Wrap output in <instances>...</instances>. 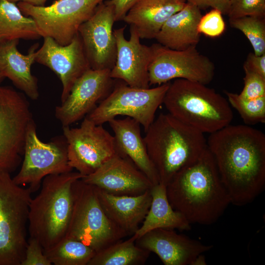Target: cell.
<instances>
[{
  "label": "cell",
  "instance_id": "obj_1",
  "mask_svg": "<svg viewBox=\"0 0 265 265\" xmlns=\"http://www.w3.org/2000/svg\"><path fill=\"white\" fill-rule=\"evenodd\" d=\"M207 147L212 156L231 203L251 202L265 186V135L247 125H229L211 133Z\"/></svg>",
  "mask_w": 265,
  "mask_h": 265
},
{
  "label": "cell",
  "instance_id": "obj_2",
  "mask_svg": "<svg viewBox=\"0 0 265 265\" xmlns=\"http://www.w3.org/2000/svg\"><path fill=\"white\" fill-rule=\"evenodd\" d=\"M166 190L172 207L190 223L212 224L231 203L208 147L194 162L174 175Z\"/></svg>",
  "mask_w": 265,
  "mask_h": 265
},
{
  "label": "cell",
  "instance_id": "obj_3",
  "mask_svg": "<svg viewBox=\"0 0 265 265\" xmlns=\"http://www.w3.org/2000/svg\"><path fill=\"white\" fill-rule=\"evenodd\" d=\"M149 158L165 186L183 168L194 162L207 148L204 133L169 113H161L143 137Z\"/></svg>",
  "mask_w": 265,
  "mask_h": 265
},
{
  "label": "cell",
  "instance_id": "obj_4",
  "mask_svg": "<svg viewBox=\"0 0 265 265\" xmlns=\"http://www.w3.org/2000/svg\"><path fill=\"white\" fill-rule=\"evenodd\" d=\"M83 177L78 171L48 175L43 180L40 192L32 198L28 231L44 250L65 237L73 210V185Z\"/></svg>",
  "mask_w": 265,
  "mask_h": 265
},
{
  "label": "cell",
  "instance_id": "obj_5",
  "mask_svg": "<svg viewBox=\"0 0 265 265\" xmlns=\"http://www.w3.org/2000/svg\"><path fill=\"white\" fill-rule=\"evenodd\" d=\"M162 104L172 116L203 133L221 130L233 118L226 98L204 84L185 79L170 81Z\"/></svg>",
  "mask_w": 265,
  "mask_h": 265
},
{
  "label": "cell",
  "instance_id": "obj_6",
  "mask_svg": "<svg viewBox=\"0 0 265 265\" xmlns=\"http://www.w3.org/2000/svg\"><path fill=\"white\" fill-rule=\"evenodd\" d=\"M72 191L73 210L65 237L79 240L97 252L128 236L107 217L95 186L81 178L74 183Z\"/></svg>",
  "mask_w": 265,
  "mask_h": 265
},
{
  "label": "cell",
  "instance_id": "obj_7",
  "mask_svg": "<svg viewBox=\"0 0 265 265\" xmlns=\"http://www.w3.org/2000/svg\"><path fill=\"white\" fill-rule=\"evenodd\" d=\"M31 193L0 171V265H21L25 258Z\"/></svg>",
  "mask_w": 265,
  "mask_h": 265
},
{
  "label": "cell",
  "instance_id": "obj_8",
  "mask_svg": "<svg viewBox=\"0 0 265 265\" xmlns=\"http://www.w3.org/2000/svg\"><path fill=\"white\" fill-rule=\"evenodd\" d=\"M117 80L110 93L85 117L96 125H103L118 116H125L137 121L145 132L154 120L170 81L142 89Z\"/></svg>",
  "mask_w": 265,
  "mask_h": 265
},
{
  "label": "cell",
  "instance_id": "obj_9",
  "mask_svg": "<svg viewBox=\"0 0 265 265\" xmlns=\"http://www.w3.org/2000/svg\"><path fill=\"white\" fill-rule=\"evenodd\" d=\"M106 0H56L49 6H37L24 2L17 6L35 22L42 37H50L61 45L70 43L80 26Z\"/></svg>",
  "mask_w": 265,
  "mask_h": 265
},
{
  "label": "cell",
  "instance_id": "obj_10",
  "mask_svg": "<svg viewBox=\"0 0 265 265\" xmlns=\"http://www.w3.org/2000/svg\"><path fill=\"white\" fill-rule=\"evenodd\" d=\"M33 121L24 95L0 85V171L11 173L21 163L27 131Z\"/></svg>",
  "mask_w": 265,
  "mask_h": 265
},
{
  "label": "cell",
  "instance_id": "obj_11",
  "mask_svg": "<svg viewBox=\"0 0 265 265\" xmlns=\"http://www.w3.org/2000/svg\"><path fill=\"white\" fill-rule=\"evenodd\" d=\"M36 129L33 121L27 131L22 166L13 178L19 186L28 185L31 193L40 188L45 177L68 173L73 169L69 164L67 144L64 136L45 143L39 138Z\"/></svg>",
  "mask_w": 265,
  "mask_h": 265
},
{
  "label": "cell",
  "instance_id": "obj_12",
  "mask_svg": "<svg viewBox=\"0 0 265 265\" xmlns=\"http://www.w3.org/2000/svg\"><path fill=\"white\" fill-rule=\"evenodd\" d=\"M151 46L152 56L148 67L150 85H159L172 80L185 79L205 85L211 82L215 66L196 46L175 50L159 43Z\"/></svg>",
  "mask_w": 265,
  "mask_h": 265
},
{
  "label": "cell",
  "instance_id": "obj_13",
  "mask_svg": "<svg viewBox=\"0 0 265 265\" xmlns=\"http://www.w3.org/2000/svg\"><path fill=\"white\" fill-rule=\"evenodd\" d=\"M63 133L69 164L84 176L94 172L117 154L113 135L86 117L79 127H63Z\"/></svg>",
  "mask_w": 265,
  "mask_h": 265
},
{
  "label": "cell",
  "instance_id": "obj_14",
  "mask_svg": "<svg viewBox=\"0 0 265 265\" xmlns=\"http://www.w3.org/2000/svg\"><path fill=\"white\" fill-rule=\"evenodd\" d=\"M110 73V70L91 68L75 81L66 99L55 108V117L62 127L86 116L107 96L115 82Z\"/></svg>",
  "mask_w": 265,
  "mask_h": 265
},
{
  "label": "cell",
  "instance_id": "obj_15",
  "mask_svg": "<svg viewBox=\"0 0 265 265\" xmlns=\"http://www.w3.org/2000/svg\"><path fill=\"white\" fill-rule=\"evenodd\" d=\"M115 22L113 6L104 1L79 29L78 33L92 69L111 70L115 64L117 54L113 29Z\"/></svg>",
  "mask_w": 265,
  "mask_h": 265
},
{
  "label": "cell",
  "instance_id": "obj_16",
  "mask_svg": "<svg viewBox=\"0 0 265 265\" xmlns=\"http://www.w3.org/2000/svg\"><path fill=\"white\" fill-rule=\"evenodd\" d=\"M135 243L157 254L165 265H204L203 254L213 247L166 228L151 230L137 238Z\"/></svg>",
  "mask_w": 265,
  "mask_h": 265
},
{
  "label": "cell",
  "instance_id": "obj_17",
  "mask_svg": "<svg viewBox=\"0 0 265 265\" xmlns=\"http://www.w3.org/2000/svg\"><path fill=\"white\" fill-rule=\"evenodd\" d=\"M43 38L42 46L36 51L35 62L48 67L58 76L62 85V102L75 81L91 68L79 33L66 45H61L50 37Z\"/></svg>",
  "mask_w": 265,
  "mask_h": 265
},
{
  "label": "cell",
  "instance_id": "obj_18",
  "mask_svg": "<svg viewBox=\"0 0 265 265\" xmlns=\"http://www.w3.org/2000/svg\"><path fill=\"white\" fill-rule=\"evenodd\" d=\"M126 27L113 29L117 54L115 64L110 70V77L122 80L132 87L149 88L151 46L140 42V38L132 26H130V37L127 40L124 34Z\"/></svg>",
  "mask_w": 265,
  "mask_h": 265
},
{
  "label": "cell",
  "instance_id": "obj_19",
  "mask_svg": "<svg viewBox=\"0 0 265 265\" xmlns=\"http://www.w3.org/2000/svg\"><path fill=\"white\" fill-rule=\"evenodd\" d=\"M81 180L116 195H139L150 189L154 185L131 160L118 154Z\"/></svg>",
  "mask_w": 265,
  "mask_h": 265
},
{
  "label": "cell",
  "instance_id": "obj_20",
  "mask_svg": "<svg viewBox=\"0 0 265 265\" xmlns=\"http://www.w3.org/2000/svg\"><path fill=\"white\" fill-rule=\"evenodd\" d=\"M95 187L107 217L128 236L133 235L149 210L152 201L150 189L135 196L116 195Z\"/></svg>",
  "mask_w": 265,
  "mask_h": 265
},
{
  "label": "cell",
  "instance_id": "obj_21",
  "mask_svg": "<svg viewBox=\"0 0 265 265\" xmlns=\"http://www.w3.org/2000/svg\"><path fill=\"white\" fill-rule=\"evenodd\" d=\"M114 133L117 154L131 160L155 185L159 183L158 175L148 156L140 124L126 117L108 122Z\"/></svg>",
  "mask_w": 265,
  "mask_h": 265
},
{
  "label": "cell",
  "instance_id": "obj_22",
  "mask_svg": "<svg viewBox=\"0 0 265 265\" xmlns=\"http://www.w3.org/2000/svg\"><path fill=\"white\" fill-rule=\"evenodd\" d=\"M19 41L13 40L0 45V72L31 100H36L39 96L37 80L32 74L31 67L35 62L39 44L33 45L25 55L18 50Z\"/></svg>",
  "mask_w": 265,
  "mask_h": 265
},
{
  "label": "cell",
  "instance_id": "obj_23",
  "mask_svg": "<svg viewBox=\"0 0 265 265\" xmlns=\"http://www.w3.org/2000/svg\"><path fill=\"white\" fill-rule=\"evenodd\" d=\"M186 3V0H139L123 21L135 29L140 39H155L166 21Z\"/></svg>",
  "mask_w": 265,
  "mask_h": 265
},
{
  "label": "cell",
  "instance_id": "obj_24",
  "mask_svg": "<svg viewBox=\"0 0 265 265\" xmlns=\"http://www.w3.org/2000/svg\"><path fill=\"white\" fill-rule=\"evenodd\" d=\"M202 16L201 9L186 2L166 21L155 39L161 45L175 50L196 46L200 39L198 25Z\"/></svg>",
  "mask_w": 265,
  "mask_h": 265
},
{
  "label": "cell",
  "instance_id": "obj_25",
  "mask_svg": "<svg viewBox=\"0 0 265 265\" xmlns=\"http://www.w3.org/2000/svg\"><path fill=\"white\" fill-rule=\"evenodd\" d=\"M151 204L142 225L132 235L135 240L145 233L157 228L189 230L190 223L170 205L166 186L159 183L150 189Z\"/></svg>",
  "mask_w": 265,
  "mask_h": 265
},
{
  "label": "cell",
  "instance_id": "obj_26",
  "mask_svg": "<svg viewBox=\"0 0 265 265\" xmlns=\"http://www.w3.org/2000/svg\"><path fill=\"white\" fill-rule=\"evenodd\" d=\"M42 37L35 22L24 15L15 2L0 0V45L20 39L35 40Z\"/></svg>",
  "mask_w": 265,
  "mask_h": 265
},
{
  "label": "cell",
  "instance_id": "obj_27",
  "mask_svg": "<svg viewBox=\"0 0 265 265\" xmlns=\"http://www.w3.org/2000/svg\"><path fill=\"white\" fill-rule=\"evenodd\" d=\"M132 236L118 241L96 253L88 265H141L145 264L150 252L135 243Z\"/></svg>",
  "mask_w": 265,
  "mask_h": 265
},
{
  "label": "cell",
  "instance_id": "obj_28",
  "mask_svg": "<svg viewBox=\"0 0 265 265\" xmlns=\"http://www.w3.org/2000/svg\"><path fill=\"white\" fill-rule=\"evenodd\" d=\"M44 253L54 265H88L96 252L82 242L64 237Z\"/></svg>",
  "mask_w": 265,
  "mask_h": 265
},
{
  "label": "cell",
  "instance_id": "obj_29",
  "mask_svg": "<svg viewBox=\"0 0 265 265\" xmlns=\"http://www.w3.org/2000/svg\"><path fill=\"white\" fill-rule=\"evenodd\" d=\"M232 27L241 31L248 39L257 55L265 54V18L244 16L229 19Z\"/></svg>",
  "mask_w": 265,
  "mask_h": 265
},
{
  "label": "cell",
  "instance_id": "obj_30",
  "mask_svg": "<svg viewBox=\"0 0 265 265\" xmlns=\"http://www.w3.org/2000/svg\"><path fill=\"white\" fill-rule=\"evenodd\" d=\"M225 94L230 105L238 111L246 124L265 122V96L246 99L237 93L226 91Z\"/></svg>",
  "mask_w": 265,
  "mask_h": 265
},
{
  "label": "cell",
  "instance_id": "obj_31",
  "mask_svg": "<svg viewBox=\"0 0 265 265\" xmlns=\"http://www.w3.org/2000/svg\"><path fill=\"white\" fill-rule=\"evenodd\" d=\"M227 15L229 19L250 16L265 17V0H230Z\"/></svg>",
  "mask_w": 265,
  "mask_h": 265
},
{
  "label": "cell",
  "instance_id": "obj_32",
  "mask_svg": "<svg viewBox=\"0 0 265 265\" xmlns=\"http://www.w3.org/2000/svg\"><path fill=\"white\" fill-rule=\"evenodd\" d=\"M222 15L219 10L212 9L202 16L198 25L199 32L211 38L220 36L224 32L226 27Z\"/></svg>",
  "mask_w": 265,
  "mask_h": 265
},
{
  "label": "cell",
  "instance_id": "obj_33",
  "mask_svg": "<svg viewBox=\"0 0 265 265\" xmlns=\"http://www.w3.org/2000/svg\"><path fill=\"white\" fill-rule=\"evenodd\" d=\"M245 72L244 86L239 95L246 99H254L265 96V77L243 69Z\"/></svg>",
  "mask_w": 265,
  "mask_h": 265
},
{
  "label": "cell",
  "instance_id": "obj_34",
  "mask_svg": "<svg viewBox=\"0 0 265 265\" xmlns=\"http://www.w3.org/2000/svg\"><path fill=\"white\" fill-rule=\"evenodd\" d=\"M51 262L44 253V249L36 238L27 239L25 256L21 265H51Z\"/></svg>",
  "mask_w": 265,
  "mask_h": 265
},
{
  "label": "cell",
  "instance_id": "obj_35",
  "mask_svg": "<svg viewBox=\"0 0 265 265\" xmlns=\"http://www.w3.org/2000/svg\"><path fill=\"white\" fill-rule=\"evenodd\" d=\"M243 69L255 72L265 77V54L257 55L249 53L243 64Z\"/></svg>",
  "mask_w": 265,
  "mask_h": 265
},
{
  "label": "cell",
  "instance_id": "obj_36",
  "mask_svg": "<svg viewBox=\"0 0 265 265\" xmlns=\"http://www.w3.org/2000/svg\"><path fill=\"white\" fill-rule=\"evenodd\" d=\"M139 0H106L104 2L114 8L115 21H123L129 10Z\"/></svg>",
  "mask_w": 265,
  "mask_h": 265
},
{
  "label": "cell",
  "instance_id": "obj_37",
  "mask_svg": "<svg viewBox=\"0 0 265 265\" xmlns=\"http://www.w3.org/2000/svg\"><path fill=\"white\" fill-rule=\"evenodd\" d=\"M200 9L211 7L219 10L222 14L227 15L230 0H186Z\"/></svg>",
  "mask_w": 265,
  "mask_h": 265
},
{
  "label": "cell",
  "instance_id": "obj_38",
  "mask_svg": "<svg viewBox=\"0 0 265 265\" xmlns=\"http://www.w3.org/2000/svg\"><path fill=\"white\" fill-rule=\"evenodd\" d=\"M10 1L16 2H24L30 4L37 6H45V4L48 0H9Z\"/></svg>",
  "mask_w": 265,
  "mask_h": 265
},
{
  "label": "cell",
  "instance_id": "obj_39",
  "mask_svg": "<svg viewBox=\"0 0 265 265\" xmlns=\"http://www.w3.org/2000/svg\"><path fill=\"white\" fill-rule=\"evenodd\" d=\"M4 78H5L4 76L2 75V74H1L0 72V85L1 82H2V81L4 79Z\"/></svg>",
  "mask_w": 265,
  "mask_h": 265
}]
</instances>
